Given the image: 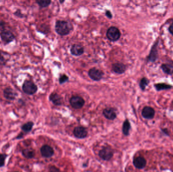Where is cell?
<instances>
[{
    "mask_svg": "<svg viewBox=\"0 0 173 172\" xmlns=\"http://www.w3.org/2000/svg\"><path fill=\"white\" fill-rule=\"evenodd\" d=\"M56 32L61 36L68 35L73 29V26L71 23L64 20H58L56 22Z\"/></svg>",
    "mask_w": 173,
    "mask_h": 172,
    "instance_id": "cell-1",
    "label": "cell"
},
{
    "mask_svg": "<svg viewBox=\"0 0 173 172\" xmlns=\"http://www.w3.org/2000/svg\"><path fill=\"white\" fill-rule=\"evenodd\" d=\"M121 36L120 30L115 26H111L107 31V38L111 42H116L120 39Z\"/></svg>",
    "mask_w": 173,
    "mask_h": 172,
    "instance_id": "cell-2",
    "label": "cell"
},
{
    "mask_svg": "<svg viewBox=\"0 0 173 172\" xmlns=\"http://www.w3.org/2000/svg\"><path fill=\"white\" fill-rule=\"evenodd\" d=\"M22 89L25 94L28 95H33L37 92L38 86L33 81L26 80L23 83Z\"/></svg>",
    "mask_w": 173,
    "mask_h": 172,
    "instance_id": "cell-3",
    "label": "cell"
},
{
    "mask_svg": "<svg viewBox=\"0 0 173 172\" xmlns=\"http://www.w3.org/2000/svg\"><path fill=\"white\" fill-rule=\"evenodd\" d=\"M70 104L75 109H80L85 105V100L80 96H73L70 100Z\"/></svg>",
    "mask_w": 173,
    "mask_h": 172,
    "instance_id": "cell-4",
    "label": "cell"
},
{
    "mask_svg": "<svg viewBox=\"0 0 173 172\" xmlns=\"http://www.w3.org/2000/svg\"><path fill=\"white\" fill-rule=\"evenodd\" d=\"M99 156L104 161H109L113 158V151L110 148L104 147L99 151Z\"/></svg>",
    "mask_w": 173,
    "mask_h": 172,
    "instance_id": "cell-5",
    "label": "cell"
},
{
    "mask_svg": "<svg viewBox=\"0 0 173 172\" xmlns=\"http://www.w3.org/2000/svg\"><path fill=\"white\" fill-rule=\"evenodd\" d=\"M88 75L90 78L95 81H99L102 79L104 75L103 72L96 68H92L89 71Z\"/></svg>",
    "mask_w": 173,
    "mask_h": 172,
    "instance_id": "cell-6",
    "label": "cell"
},
{
    "mask_svg": "<svg viewBox=\"0 0 173 172\" xmlns=\"http://www.w3.org/2000/svg\"><path fill=\"white\" fill-rule=\"evenodd\" d=\"M0 37L2 39V41L6 44L13 42L15 39V36L12 32L7 30H5L0 33Z\"/></svg>",
    "mask_w": 173,
    "mask_h": 172,
    "instance_id": "cell-7",
    "label": "cell"
},
{
    "mask_svg": "<svg viewBox=\"0 0 173 172\" xmlns=\"http://www.w3.org/2000/svg\"><path fill=\"white\" fill-rule=\"evenodd\" d=\"M74 136L79 139H85L88 135V132L85 128L81 126L76 127L73 130Z\"/></svg>",
    "mask_w": 173,
    "mask_h": 172,
    "instance_id": "cell-8",
    "label": "cell"
},
{
    "mask_svg": "<svg viewBox=\"0 0 173 172\" xmlns=\"http://www.w3.org/2000/svg\"><path fill=\"white\" fill-rule=\"evenodd\" d=\"M158 40H157L156 42H155L154 45L152 47L151 51H150V54L147 57V62H154L156 61L158 58Z\"/></svg>",
    "mask_w": 173,
    "mask_h": 172,
    "instance_id": "cell-9",
    "label": "cell"
},
{
    "mask_svg": "<svg viewBox=\"0 0 173 172\" xmlns=\"http://www.w3.org/2000/svg\"><path fill=\"white\" fill-rule=\"evenodd\" d=\"M41 153L44 158H50L54 155V149L48 145H44L41 148Z\"/></svg>",
    "mask_w": 173,
    "mask_h": 172,
    "instance_id": "cell-10",
    "label": "cell"
},
{
    "mask_svg": "<svg viewBox=\"0 0 173 172\" xmlns=\"http://www.w3.org/2000/svg\"><path fill=\"white\" fill-rule=\"evenodd\" d=\"M155 111L150 107H145L142 111V116L144 118L152 119L155 117Z\"/></svg>",
    "mask_w": 173,
    "mask_h": 172,
    "instance_id": "cell-11",
    "label": "cell"
},
{
    "mask_svg": "<svg viewBox=\"0 0 173 172\" xmlns=\"http://www.w3.org/2000/svg\"><path fill=\"white\" fill-rule=\"evenodd\" d=\"M103 115L107 119L110 120H114L117 116L115 110L112 108H105L103 111Z\"/></svg>",
    "mask_w": 173,
    "mask_h": 172,
    "instance_id": "cell-12",
    "label": "cell"
},
{
    "mask_svg": "<svg viewBox=\"0 0 173 172\" xmlns=\"http://www.w3.org/2000/svg\"><path fill=\"white\" fill-rule=\"evenodd\" d=\"M4 97L7 100H13L17 97V92L10 88H7L3 91Z\"/></svg>",
    "mask_w": 173,
    "mask_h": 172,
    "instance_id": "cell-13",
    "label": "cell"
},
{
    "mask_svg": "<svg viewBox=\"0 0 173 172\" xmlns=\"http://www.w3.org/2000/svg\"><path fill=\"white\" fill-rule=\"evenodd\" d=\"M112 68L113 72L118 74H123L127 70L126 66L122 63H114L113 65Z\"/></svg>",
    "mask_w": 173,
    "mask_h": 172,
    "instance_id": "cell-14",
    "label": "cell"
},
{
    "mask_svg": "<svg viewBox=\"0 0 173 172\" xmlns=\"http://www.w3.org/2000/svg\"><path fill=\"white\" fill-rule=\"evenodd\" d=\"M70 53L74 56H80L84 53V48L82 45L74 44L71 46Z\"/></svg>",
    "mask_w": 173,
    "mask_h": 172,
    "instance_id": "cell-15",
    "label": "cell"
},
{
    "mask_svg": "<svg viewBox=\"0 0 173 172\" xmlns=\"http://www.w3.org/2000/svg\"><path fill=\"white\" fill-rule=\"evenodd\" d=\"M49 100L55 106H61L63 102V98L60 95L56 92H53L50 95Z\"/></svg>",
    "mask_w": 173,
    "mask_h": 172,
    "instance_id": "cell-16",
    "label": "cell"
},
{
    "mask_svg": "<svg viewBox=\"0 0 173 172\" xmlns=\"http://www.w3.org/2000/svg\"><path fill=\"white\" fill-rule=\"evenodd\" d=\"M133 164L137 169H143L146 165V160L143 157H136L133 160Z\"/></svg>",
    "mask_w": 173,
    "mask_h": 172,
    "instance_id": "cell-17",
    "label": "cell"
},
{
    "mask_svg": "<svg viewBox=\"0 0 173 172\" xmlns=\"http://www.w3.org/2000/svg\"><path fill=\"white\" fill-rule=\"evenodd\" d=\"M131 124H130V122L128 119L124 121L122 125V133H124V135L126 136H128L129 135V132H130V129H131Z\"/></svg>",
    "mask_w": 173,
    "mask_h": 172,
    "instance_id": "cell-18",
    "label": "cell"
},
{
    "mask_svg": "<svg viewBox=\"0 0 173 172\" xmlns=\"http://www.w3.org/2000/svg\"><path fill=\"white\" fill-rule=\"evenodd\" d=\"M162 71L168 75L173 74V66L170 64H162L161 66Z\"/></svg>",
    "mask_w": 173,
    "mask_h": 172,
    "instance_id": "cell-19",
    "label": "cell"
},
{
    "mask_svg": "<svg viewBox=\"0 0 173 172\" xmlns=\"http://www.w3.org/2000/svg\"><path fill=\"white\" fill-rule=\"evenodd\" d=\"M22 154L27 158H32L34 157V151L31 149H25L22 151Z\"/></svg>",
    "mask_w": 173,
    "mask_h": 172,
    "instance_id": "cell-20",
    "label": "cell"
},
{
    "mask_svg": "<svg viewBox=\"0 0 173 172\" xmlns=\"http://www.w3.org/2000/svg\"><path fill=\"white\" fill-rule=\"evenodd\" d=\"M155 88L158 91H162L165 89H168L171 88L173 86L169 84H167L165 83H158L155 84Z\"/></svg>",
    "mask_w": 173,
    "mask_h": 172,
    "instance_id": "cell-21",
    "label": "cell"
},
{
    "mask_svg": "<svg viewBox=\"0 0 173 172\" xmlns=\"http://www.w3.org/2000/svg\"><path fill=\"white\" fill-rule=\"evenodd\" d=\"M33 126H34V123L33 122H28L22 125L21 129L24 132H29L31 130Z\"/></svg>",
    "mask_w": 173,
    "mask_h": 172,
    "instance_id": "cell-22",
    "label": "cell"
},
{
    "mask_svg": "<svg viewBox=\"0 0 173 172\" xmlns=\"http://www.w3.org/2000/svg\"><path fill=\"white\" fill-rule=\"evenodd\" d=\"M36 3L41 8H46L50 5L51 1L50 0H38L36 1Z\"/></svg>",
    "mask_w": 173,
    "mask_h": 172,
    "instance_id": "cell-23",
    "label": "cell"
},
{
    "mask_svg": "<svg viewBox=\"0 0 173 172\" xmlns=\"http://www.w3.org/2000/svg\"><path fill=\"white\" fill-rule=\"evenodd\" d=\"M149 80L145 77H143L141 79L140 82L139 83V86L142 91H145L146 86L149 84Z\"/></svg>",
    "mask_w": 173,
    "mask_h": 172,
    "instance_id": "cell-24",
    "label": "cell"
},
{
    "mask_svg": "<svg viewBox=\"0 0 173 172\" xmlns=\"http://www.w3.org/2000/svg\"><path fill=\"white\" fill-rule=\"evenodd\" d=\"M68 80H69V77L67 76L65 74H63L62 75L60 76V77H59V82L60 84H62L68 81Z\"/></svg>",
    "mask_w": 173,
    "mask_h": 172,
    "instance_id": "cell-25",
    "label": "cell"
},
{
    "mask_svg": "<svg viewBox=\"0 0 173 172\" xmlns=\"http://www.w3.org/2000/svg\"><path fill=\"white\" fill-rule=\"evenodd\" d=\"M7 155L5 154H0V167H2L5 164V160Z\"/></svg>",
    "mask_w": 173,
    "mask_h": 172,
    "instance_id": "cell-26",
    "label": "cell"
},
{
    "mask_svg": "<svg viewBox=\"0 0 173 172\" xmlns=\"http://www.w3.org/2000/svg\"><path fill=\"white\" fill-rule=\"evenodd\" d=\"M7 62V61L3 55V54L0 53V66H4L6 64Z\"/></svg>",
    "mask_w": 173,
    "mask_h": 172,
    "instance_id": "cell-27",
    "label": "cell"
},
{
    "mask_svg": "<svg viewBox=\"0 0 173 172\" xmlns=\"http://www.w3.org/2000/svg\"><path fill=\"white\" fill-rule=\"evenodd\" d=\"M49 172H61V171L58 168L56 167L55 166H52L50 167Z\"/></svg>",
    "mask_w": 173,
    "mask_h": 172,
    "instance_id": "cell-28",
    "label": "cell"
},
{
    "mask_svg": "<svg viewBox=\"0 0 173 172\" xmlns=\"http://www.w3.org/2000/svg\"><path fill=\"white\" fill-rule=\"evenodd\" d=\"M5 25H6V24H5V22L3 21L0 20V33H1L2 31L6 30L5 29Z\"/></svg>",
    "mask_w": 173,
    "mask_h": 172,
    "instance_id": "cell-29",
    "label": "cell"
},
{
    "mask_svg": "<svg viewBox=\"0 0 173 172\" xmlns=\"http://www.w3.org/2000/svg\"><path fill=\"white\" fill-rule=\"evenodd\" d=\"M14 15L17 17H20V18H22L23 17V15L22 14L20 10H17V11L14 13Z\"/></svg>",
    "mask_w": 173,
    "mask_h": 172,
    "instance_id": "cell-30",
    "label": "cell"
},
{
    "mask_svg": "<svg viewBox=\"0 0 173 172\" xmlns=\"http://www.w3.org/2000/svg\"><path fill=\"white\" fill-rule=\"evenodd\" d=\"M105 15L109 19L113 18V14L111 13V12L109 10H106L105 11Z\"/></svg>",
    "mask_w": 173,
    "mask_h": 172,
    "instance_id": "cell-31",
    "label": "cell"
},
{
    "mask_svg": "<svg viewBox=\"0 0 173 172\" xmlns=\"http://www.w3.org/2000/svg\"><path fill=\"white\" fill-rule=\"evenodd\" d=\"M169 31L172 35H173V23L170 25V27H169Z\"/></svg>",
    "mask_w": 173,
    "mask_h": 172,
    "instance_id": "cell-32",
    "label": "cell"
},
{
    "mask_svg": "<svg viewBox=\"0 0 173 172\" xmlns=\"http://www.w3.org/2000/svg\"><path fill=\"white\" fill-rule=\"evenodd\" d=\"M162 132H164V133L166 135H168V131L167 130V129H162Z\"/></svg>",
    "mask_w": 173,
    "mask_h": 172,
    "instance_id": "cell-33",
    "label": "cell"
},
{
    "mask_svg": "<svg viewBox=\"0 0 173 172\" xmlns=\"http://www.w3.org/2000/svg\"><path fill=\"white\" fill-rule=\"evenodd\" d=\"M64 2H65V1H59V2H60L61 4L64 3Z\"/></svg>",
    "mask_w": 173,
    "mask_h": 172,
    "instance_id": "cell-34",
    "label": "cell"
}]
</instances>
